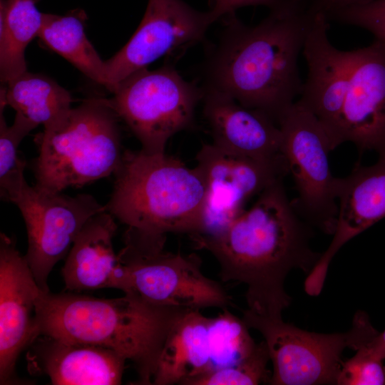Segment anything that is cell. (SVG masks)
Here are the masks:
<instances>
[{
  "mask_svg": "<svg viewBox=\"0 0 385 385\" xmlns=\"http://www.w3.org/2000/svg\"><path fill=\"white\" fill-rule=\"evenodd\" d=\"M10 202L18 207L26 225L29 245L25 259L38 285L48 292L47 280L53 267L68 255L86 222L106 211V207L88 194L71 197L26 182Z\"/></svg>",
  "mask_w": 385,
  "mask_h": 385,
  "instance_id": "30bf717a",
  "label": "cell"
},
{
  "mask_svg": "<svg viewBox=\"0 0 385 385\" xmlns=\"http://www.w3.org/2000/svg\"><path fill=\"white\" fill-rule=\"evenodd\" d=\"M113 174L106 210L128 228L158 236L200 232L205 185L196 166L165 153L126 150Z\"/></svg>",
  "mask_w": 385,
  "mask_h": 385,
  "instance_id": "277c9868",
  "label": "cell"
},
{
  "mask_svg": "<svg viewBox=\"0 0 385 385\" xmlns=\"http://www.w3.org/2000/svg\"><path fill=\"white\" fill-rule=\"evenodd\" d=\"M38 1L1 0L0 78L4 84L27 71L25 49L38 36L43 20Z\"/></svg>",
  "mask_w": 385,
  "mask_h": 385,
  "instance_id": "603a6c76",
  "label": "cell"
},
{
  "mask_svg": "<svg viewBox=\"0 0 385 385\" xmlns=\"http://www.w3.org/2000/svg\"><path fill=\"white\" fill-rule=\"evenodd\" d=\"M309 1L281 0L254 26L235 13L227 15L207 48L201 88L261 111L277 123L302 92L298 57L316 13Z\"/></svg>",
  "mask_w": 385,
  "mask_h": 385,
  "instance_id": "6da1fadb",
  "label": "cell"
},
{
  "mask_svg": "<svg viewBox=\"0 0 385 385\" xmlns=\"http://www.w3.org/2000/svg\"><path fill=\"white\" fill-rule=\"evenodd\" d=\"M108 102L148 154L165 153L168 140L189 128L202 100L201 86L165 65L140 69L119 82Z\"/></svg>",
  "mask_w": 385,
  "mask_h": 385,
  "instance_id": "ba28073f",
  "label": "cell"
},
{
  "mask_svg": "<svg viewBox=\"0 0 385 385\" xmlns=\"http://www.w3.org/2000/svg\"><path fill=\"white\" fill-rule=\"evenodd\" d=\"M312 227L296 212L280 179L220 233L190 238L215 258L222 282L246 286L249 310L278 318L291 302L284 289L288 274L294 269L309 274L322 255L312 249Z\"/></svg>",
  "mask_w": 385,
  "mask_h": 385,
  "instance_id": "7a4b0ae2",
  "label": "cell"
},
{
  "mask_svg": "<svg viewBox=\"0 0 385 385\" xmlns=\"http://www.w3.org/2000/svg\"><path fill=\"white\" fill-rule=\"evenodd\" d=\"M202 91L203 114L214 145L259 160L287 162L281 150L280 128L268 115L225 94Z\"/></svg>",
  "mask_w": 385,
  "mask_h": 385,
  "instance_id": "2e32d148",
  "label": "cell"
},
{
  "mask_svg": "<svg viewBox=\"0 0 385 385\" xmlns=\"http://www.w3.org/2000/svg\"><path fill=\"white\" fill-rule=\"evenodd\" d=\"M372 0H309V7L315 12L324 14L327 18L331 14L351 6L363 5Z\"/></svg>",
  "mask_w": 385,
  "mask_h": 385,
  "instance_id": "f546056e",
  "label": "cell"
},
{
  "mask_svg": "<svg viewBox=\"0 0 385 385\" xmlns=\"http://www.w3.org/2000/svg\"><path fill=\"white\" fill-rule=\"evenodd\" d=\"M344 361L337 385L385 384V366L383 360L374 356L364 348Z\"/></svg>",
  "mask_w": 385,
  "mask_h": 385,
  "instance_id": "4316f807",
  "label": "cell"
},
{
  "mask_svg": "<svg viewBox=\"0 0 385 385\" xmlns=\"http://www.w3.org/2000/svg\"><path fill=\"white\" fill-rule=\"evenodd\" d=\"M211 318L210 342L212 368L235 364L250 355L257 346L242 319H238L228 310H222Z\"/></svg>",
  "mask_w": 385,
  "mask_h": 385,
  "instance_id": "d4e9b609",
  "label": "cell"
},
{
  "mask_svg": "<svg viewBox=\"0 0 385 385\" xmlns=\"http://www.w3.org/2000/svg\"><path fill=\"white\" fill-rule=\"evenodd\" d=\"M212 12L197 11L182 0H148L144 16L128 43L105 61L108 87L173 51L202 41L215 21Z\"/></svg>",
  "mask_w": 385,
  "mask_h": 385,
  "instance_id": "7c38bea8",
  "label": "cell"
},
{
  "mask_svg": "<svg viewBox=\"0 0 385 385\" xmlns=\"http://www.w3.org/2000/svg\"><path fill=\"white\" fill-rule=\"evenodd\" d=\"M270 361L265 341L254 351L235 364L211 369L190 381L188 385H254L270 382Z\"/></svg>",
  "mask_w": 385,
  "mask_h": 385,
  "instance_id": "484cf974",
  "label": "cell"
},
{
  "mask_svg": "<svg viewBox=\"0 0 385 385\" xmlns=\"http://www.w3.org/2000/svg\"><path fill=\"white\" fill-rule=\"evenodd\" d=\"M6 106L0 101V194L2 200L10 202L26 182L24 175L26 162L19 155L18 148L38 125L16 112L13 124L8 126L4 116Z\"/></svg>",
  "mask_w": 385,
  "mask_h": 385,
  "instance_id": "cb8c5ba5",
  "label": "cell"
},
{
  "mask_svg": "<svg viewBox=\"0 0 385 385\" xmlns=\"http://www.w3.org/2000/svg\"><path fill=\"white\" fill-rule=\"evenodd\" d=\"M281 0H214L210 10L215 20L235 13V10L246 6L264 5L270 9Z\"/></svg>",
  "mask_w": 385,
  "mask_h": 385,
  "instance_id": "f1b7e54d",
  "label": "cell"
},
{
  "mask_svg": "<svg viewBox=\"0 0 385 385\" xmlns=\"http://www.w3.org/2000/svg\"><path fill=\"white\" fill-rule=\"evenodd\" d=\"M120 265L118 289L150 303L201 310L233 307L222 284L205 276L195 253L165 250L166 236L151 235L128 228Z\"/></svg>",
  "mask_w": 385,
  "mask_h": 385,
  "instance_id": "8992f818",
  "label": "cell"
},
{
  "mask_svg": "<svg viewBox=\"0 0 385 385\" xmlns=\"http://www.w3.org/2000/svg\"><path fill=\"white\" fill-rule=\"evenodd\" d=\"M338 217L333 238L323 257L331 262L351 239L385 217V158L369 166L356 164L338 178Z\"/></svg>",
  "mask_w": 385,
  "mask_h": 385,
  "instance_id": "d6986e66",
  "label": "cell"
},
{
  "mask_svg": "<svg viewBox=\"0 0 385 385\" xmlns=\"http://www.w3.org/2000/svg\"><path fill=\"white\" fill-rule=\"evenodd\" d=\"M249 329L259 332L272 364L270 384H337L346 349L355 351L367 345L379 334L364 312L354 316L345 332L324 334L308 332L283 321L243 311Z\"/></svg>",
  "mask_w": 385,
  "mask_h": 385,
  "instance_id": "52a82bcc",
  "label": "cell"
},
{
  "mask_svg": "<svg viewBox=\"0 0 385 385\" xmlns=\"http://www.w3.org/2000/svg\"><path fill=\"white\" fill-rule=\"evenodd\" d=\"M188 310L126 294L101 299L41 292L36 306L38 335L111 349L133 363L138 384L150 385L165 342Z\"/></svg>",
  "mask_w": 385,
  "mask_h": 385,
  "instance_id": "3957f363",
  "label": "cell"
},
{
  "mask_svg": "<svg viewBox=\"0 0 385 385\" xmlns=\"http://www.w3.org/2000/svg\"><path fill=\"white\" fill-rule=\"evenodd\" d=\"M328 22L324 14L315 13L302 49L307 76L297 101L317 118L333 150L341 145V117L349 86L354 53L353 50H339L330 43Z\"/></svg>",
  "mask_w": 385,
  "mask_h": 385,
  "instance_id": "4fadbf2b",
  "label": "cell"
},
{
  "mask_svg": "<svg viewBox=\"0 0 385 385\" xmlns=\"http://www.w3.org/2000/svg\"><path fill=\"white\" fill-rule=\"evenodd\" d=\"M86 19L85 13L80 9L64 16L43 14L38 37L88 78L107 88L105 61L86 37Z\"/></svg>",
  "mask_w": 385,
  "mask_h": 385,
  "instance_id": "7402d4cb",
  "label": "cell"
},
{
  "mask_svg": "<svg viewBox=\"0 0 385 385\" xmlns=\"http://www.w3.org/2000/svg\"><path fill=\"white\" fill-rule=\"evenodd\" d=\"M118 118L108 99L93 98L72 108L58 129L35 137V186L61 192L114 173L123 152Z\"/></svg>",
  "mask_w": 385,
  "mask_h": 385,
  "instance_id": "5b68a950",
  "label": "cell"
},
{
  "mask_svg": "<svg viewBox=\"0 0 385 385\" xmlns=\"http://www.w3.org/2000/svg\"><path fill=\"white\" fill-rule=\"evenodd\" d=\"M116 229L115 217L107 211L96 214L86 222L61 270L68 290L118 289L120 265L113 245Z\"/></svg>",
  "mask_w": 385,
  "mask_h": 385,
  "instance_id": "ac0fdd59",
  "label": "cell"
},
{
  "mask_svg": "<svg viewBox=\"0 0 385 385\" xmlns=\"http://www.w3.org/2000/svg\"><path fill=\"white\" fill-rule=\"evenodd\" d=\"M327 19L365 29L376 39L385 43V0H372L363 5L346 8L331 14Z\"/></svg>",
  "mask_w": 385,
  "mask_h": 385,
  "instance_id": "83f0119b",
  "label": "cell"
},
{
  "mask_svg": "<svg viewBox=\"0 0 385 385\" xmlns=\"http://www.w3.org/2000/svg\"><path fill=\"white\" fill-rule=\"evenodd\" d=\"M28 354L30 371L48 376L53 385H117L126 360L99 346L40 335Z\"/></svg>",
  "mask_w": 385,
  "mask_h": 385,
  "instance_id": "e0dca14e",
  "label": "cell"
},
{
  "mask_svg": "<svg viewBox=\"0 0 385 385\" xmlns=\"http://www.w3.org/2000/svg\"><path fill=\"white\" fill-rule=\"evenodd\" d=\"M196 167L205 185L200 232L192 237H212L223 231L245 210L246 202L289 174L285 161H267L204 144L196 155Z\"/></svg>",
  "mask_w": 385,
  "mask_h": 385,
  "instance_id": "8fae6325",
  "label": "cell"
},
{
  "mask_svg": "<svg viewBox=\"0 0 385 385\" xmlns=\"http://www.w3.org/2000/svg\"><path fill=\"white\" fill-rule=\"evenodd\" d=\"M281 150L292 174L297 197L292 200L298 215L312 227L333 235L338 217V178L331 171L332 149L315 115L298 101L278 120Z\"/></svg>",
  "mask_w": 385,
  "mask_h": 385,
  "instance_id": "9c48e42d",
  "label": "cell"
},
{
  "mask_svg": "<svg viewBox=\"0 0 385 385\" xmlns=\"http://www.w3.org/2000/svg\"><path fill=\"white\" fill-rule=\"evenodd\" d=\"M353 53L340 143L351 142L360 153L373 150L385 158V43L376 39Z\"/></svg>",
  "mask_w": 385,
  "mask_h": 385,
  "instance_id": "9a60e30c",
  "label": "cell"
},
{
  "mask_svg": "<svg viewBox=\"0 0 385 385\" xmlns=\"http://www.w3.org/2000/svg\"><path fill=\"white\" fill-rule=\"evenodd\" d=\"M1 101L12 107L43 131H53L66 120L72 109L71 94L53 80L27 71L5 83Z\"/></svg>",
  "mask_w": 385,
  "mask_h": 385,
  "instance_id": "44dd1931",
  "label": "cell"
},
{
  "mask_svg": "<svg viewBox=\"0 0 385 385\" xmlns=\"http://www.w3.org/2000/svg\"><path fill=\"white\" fill-rule=\"evenodd\" d=\"M365 349L371 354L380 359H385V329L370 342Z\"/></svg>",
  "mask_w": 385,
  "mask_h": 385,
  "instance_id": "4dcf8cb0",
  "label": "cell"
},
{
  "mask_svg": "<svg viewBox=\"0 0 385 385\" xmlns=\"http://www.w3.org/2000/svg\"><path fill=\"white\" fill-rule=\"evenodd\" d=\"M210 322V317L195 309L178 320L165 342L152 384L188 385L212 369Z\"/></svg>",
  "mask_w": 385,
  "mask_h": 385,
  "instance_id": "ffe728a7",
  "label": "cell"
},
{
  "mask_svg": "<svg viewBox=\"0 0 385 385\" xmlns=\"http://www.w3.org/2000/svg\"><path fill=\"white\" fill-rule=\"evenodd\" d=\"M43 290L12 239L0 235V384H14L19 354L39 337L36 306ZM44 292V291H43Z\"/></svg>",
  "mask_w": 385,
  "mask_h": 385,
  "instance_id": "5bb4252c",
  "label": "cell"
}]
</instances>
